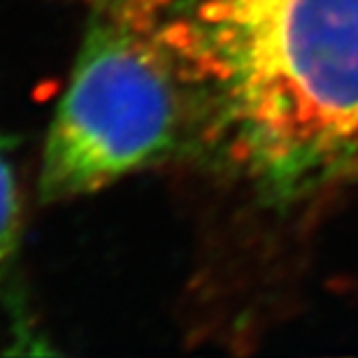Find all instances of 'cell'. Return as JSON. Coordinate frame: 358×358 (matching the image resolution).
Masks as SVG:
<instances>
[{"instance_id": "cell-1", "label": "cell", "mask_w": 358, "mask_h": 358, "mask_svg": "<svg viewBox=\"0 0 358 358\" xmlns=\"http://www.w3.org/2000/svg\"><path fill=\"white\" fill-rule=\"evenodd\" d=\"M207 138L277 198L358 152V0H163Z\"/></svg>"}, {"instance_id": "cell-2", "label": "cell", "mask_w": 358, "mask_h": 358, "mask_svg": "<svg viewBox=\"0 0 358 358\" xmlns=\"http://www.w3.org/2000/svg\"><path fill=\"white\" fill-rule=\"evenodd\" d=\"M207 131L163 0H100L42 159L47 203L93 193Z\"/></svg>"}, {"instance_id": "cell-3", "label": "cell", "mask_w": 358, "mask_h": 358, "mask_svg": "<svg viewBox=\"0 0 358 358\" xmlns=\"http://www.w3.org/2000/svg\"><path fill=\"white\" fill-rule=\"evenodd\" d=\"M21 231V203L14 168L0 140V282H3L14 252H17Z\"/></svg>"}]
</instances>
